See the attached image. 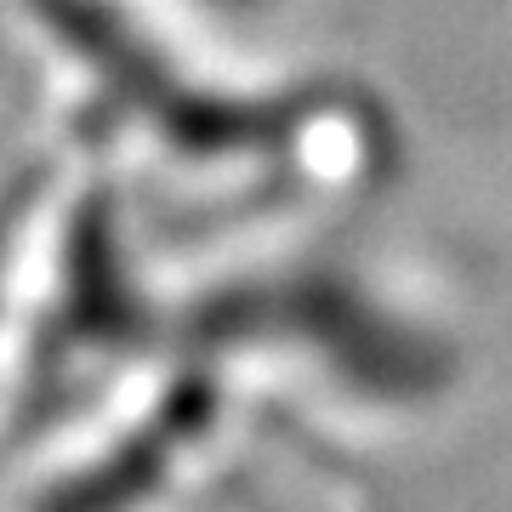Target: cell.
I'll return each instance as SVG.
<instances>
[]
</instances>
